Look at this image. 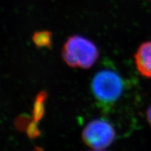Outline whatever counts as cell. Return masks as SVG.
I'll return each mask as SVG.
<instances>
[{"instance_id": "cell-1", "label": "cell", "mask_w": 151, "mask_h": 151, "mask_svg": "<svg viewBox=\"0 0 151 151\" xmlns=\"http://www.w3.org/2000/svg\"><path fill=\"white\" fill-rule=\"evenodd\" d=\"M125 83L121 75L113 68H103L92 77L90 92L97 104L110 110L122 97Z\"/></svg>"}, {"instance_id": "cell-3", "label": "cell", "mask_w": 151, "mask_h": 151, "mask_svg": "<svg viewBox=\"0 0 151 151\" xmlns=\"http://www.w3.org/2000/svg\"><path fill=\"white\" fill-rule=\"evenodd\" d=\"M116 132L108 120L94 119L86 124L82 132V139L87 146L94 150L108 148L115 141Z\"/></svg>"}, {"instance_id": "cell-8", "label": "cell", "mask_w": 151, "mask_h": 151, "mask_svg": "<svg viewBox=\"0 0 151 151\" xmlns=\"http://www.w3.org/2000/svg\"><path fill=\"white\" fill-rule=\"evenodd\" d=\"M25 132L27 133L28 137L30 138V139H36V138L39 137L41 134V132L39 126H38L37 122L33 120H32V121L30 122Z\"/></svg>"}, {"instance_id": "cell-9", "label": "cell", "mask_w": 151, "mask_h": 151, "mask_svg": "<svg viewBox=\"0 0 151 151\" xmlns=\"http://www.w3.org/2000/svg\"><path fill=\"white\" fill-rule=\"evenodd\" d=\"M146 116H147V120H148L149 124H150L151 127V106H150V107H149L148 110H147Z\"/></svg>"}, {"instance_id": "cell-6", "label": "cell", "mask_w": 151, "mask_h": 151, "mask_svg": "<svg viewBox=\"0 0 151 151\" xmlns=\"http://www.w3.org/2000/svg\"><path fill=\"white\" fill-rule=\"evenodd\" d=\"M32 40L38 48H50L52 45V34L48 31H39L34 33Z\"/></svg>"}, {"instance_id": "cell-7", "label": "cell", "mask_w": 151, "mask_h": 151, "mask_svg": "<svg viewBox=\"0 0 151 151\" xmlns=\"http://www.w3.org/2000/svg\"><path fill=\"white\" fill-rule=\"evenodd\" d=\"M32 121L31 119L25 115H22V116L18 117L15 121V125H16V129L20 132H25L26 129L29 125L30 122Z\"/></svg>"}, {"instance_id": "cell-2", "label": "cell", "mask_w": 151, "mask_h": 151, "mask_svg": "<svg viewBox=\"0 0 151 151\" xmlns=\"http://www.w3.org/2000/svg\"><path fill=\"white\" fill-rule=\"evenodd\" d=\"M99 56V49L95 43L80 35L69 37L62 50V59L69 67L73 68L90 69Z\"/></svg>"}, {"instance_id": "cell-10", "label": "cell", "mask_w": 151, "mask_h": 151, "mask_svg": "<svg viewBox=\"0 0 151 151\" xmlns=\"http://www.w3.org/2000/svg\"><path fill=\"white\" fill-rule=\"evenodd\" d=\"M34 151H43V150L42 149H41V148H39V147H37V148H36L35 149V150Z\"/></svg>"}, {"instance_id": "cell-11", "label": "cell", "mask_w": 151, "mask_h": 151, "mask_svg": "<svg viewBox=\"0 0 151 151\" xmlns=\"http://www.w3.org/2000/svg\"><path fill=\"white\" fill-rule=\"evenodd\" d=\"M92 151H104V150H92Z\"/></svg>"}, {"instance_id": "cell-4", "label": "cell", "mask_w": 151, "mask_h": 151, "mask_svg": "<svg viewBox=\"0 0 151 151\" xmlns=\"http://www.w3.org/2000/svg\"><path fill=\"white\" fill-rule=\"evenodd\" d=\"M137 70L143 76L151 78V41L141 44L134 55Z\"/></svg>"}, {"instance_id": "cell-5", "label": "cell", "mask_w": 151, "mask_h": 151, "mask_svg": "<svg viewBox=\"0 0 151 151\" xmlns=\"http://www.w3.org/2000/svg\"><path fill=\"white\" fill-rule=\"evenodd\" d=\"M48 99L46 91H41L35 99L32 111V120L36 122L40 121L43 118L46 111V104Z\"/></svg>"}]
</instances>
